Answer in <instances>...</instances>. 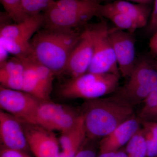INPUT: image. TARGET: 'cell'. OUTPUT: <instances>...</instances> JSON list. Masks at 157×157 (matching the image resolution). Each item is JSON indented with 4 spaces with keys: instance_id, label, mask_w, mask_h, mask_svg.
Instances as JSON below:
<instances>
[{
    "instance_id": "1",
    "label": "cell",
    "mask_w": 157,
    "mask_h": 157,
    "mask_svg": "<svg viewBox=\"0 0 157 157\" xmlns=\"http://www.w3.org/2000/svg\"><path fill=\"white\" fill-rule=\"evenodd\" d=\"M133 107L117 93L108 97L87 100L80 112L87 138L94 140L106 137L135 115Z\"/></svg>"
},
{
    "instance_id": "2",
    "label": "cell",
    "mask_w": 157,
    "mask_h": 157,
    "mask_svg": "<svg viewBox=\"0 0 157 157\" xmlns=\"http://www.w3.org/2000/svg\"><path fill=\"white\" fill-rule=\"evenodd\" d=\"M81 34L74 29H40L31 39L30 57L49 68L55 75L64 73Z\"/></svg>"
},
{
    "instance_id": "3",
    "label": "cell",
    "mask_w": 157,
    "mask_h": 157,
    "mask_svg": "<svg viewBox=\"0 0 157 157\" xmlns=\"http://www.w3.org/2000/svg\"><path fill=\"white\" fill-rule=\"evenodd\" d=\"M120 75L87 72L71 78L61 85L59 95L64 99L92 100L112 94L118 89Z\"/></svg>"
},
{
    "instance_id": "4",
    "label": "cell",
    "mask_w": 157,
    "mask_h": 157,
    "mask_svg": "<svg viewBox=\"0 0 157 157\" xmlns=\"http://www.w3.org/2000/svg\"><path fill=\"white\" fill-rule=\"evenodd\" d=\"M156 89L157 61L145 58L136 62L128 82L117 93L134 107Z\"/></svg>"
},
{
    "instance_id": "5",
    "label": "cell",
    "mask_w": 157,
    "mask_h": 157,
    "mask_svg": "<svg viewBox=\"0 0 157 157\" xmlns=\"http://www.w3.org/2000/svg\"><path fill=\"white\" fill-rule=\"evenodd\" d=\"M88 28L92 39L94 55L87 72L113 73L121 76L106 23L102 21Z\"/></svg>"
},
{
    "instance_id": "6",
    "label": "cell",
    "mask_w": 157,
    "mask_h": 157,
    "mask_svg": "<svg viewBox=\"0 0 157 157\" xmlns=\"http://www.w3.org/2000/svg\"><path fill=\"white\" fill-rule=\"evenodd\" d=\"M80 117V113L69 106L50 101H42L37 109L33 124L62 133L74 126Z\"/></svg>"
},
{
    "instance_id": "7",
    "label": "cell",
    "mask_w": 157,
    "mask_h": 157,
    "mask_svg": "<svg viewBox=\"0 0 157 157\" xmlns=\"http://www.w3.org/2000/svg\"><path fill=\"white\" fill-rule=\"evenodd\" d=\"M42 101L23 91L0 87V107L21 122L34 124Z\"/></svg>"
},
{
    "instance_id": "8",
    "label": "cell",
    "mask_w": 157,
    "mask_h": 157,
    "mask_svg": "<svg viewBox=\"0 0 157 157\" xmlns=\"http://www.w3.org/2000/svg\"><path fill=\"white\" fill-rule=\"evenodd\" d=\"M132 35L116 27L109 28L108 31L120 73L125 78H129L137 62L135 39Z\"/></svg>"
},
{
    "instance_id": "9",
    "label": "cell",
    "mask_w": 157,
    "mask_h": 157,
    "mask_svg": "<svg viewBox=\"0 0 157 157\" xmlns=\"http://www.w3.org/2000/svg\"><path fill=\"white\" fill-rule=\"evenodd\" d=\"M29 148L36 157H59V140L52 131L36 124L21 122Z\"/></svg>"
},
{
    "instance_id": "10",
    "label": "cell",
    "mask_w": 157,
    "mask_h": 157,
    "mask_svg": "<svg viewBox=\"0 0 157 157\" xmlns=\"http://www.w3.org/2000/svg\"><path fill=\"white\" fill-rule=\"evenodd\" d=\"M93 55L92 39L87 27L82 32L79 41L70 54L64 73L75 78L87 73Z\"/></svg>"
},
{
    "instance_id": "11",
    "label": "cell",
    "mask_w": 157,
    "mask_h": 157,
    "mask_svg": "<svg viewBox=\"0 0 157 157\" xmlns=\"http://www.w3.org/2000/svg\"><path fill=\"white\" fill-rule=\"evenodd\" d=\"M1 145L29 153L30 151L21 122L10 113L0 111Z\"/></svg>"
},
{
    "instance_id": "12",
    "label": "cell",
    "mask_w": 157,
    "mask_h": 157,
    "mask_svg": "<svg viewBox=\"0 0 157 157\" xmlns=\"http://www.w3.org/2000/svg\"><path fill=\"white\" fill-rule=\"evenodd\" d=\"M44 27L58 30H72L83 25L97 15L94 13H76L63 11L51 5L43 12Z\"/></svg>"
},
{
    "instance_id": "13",
    "label": "cell",
    "mask_w": 157,
    "mask_h": 157,
    "mask_svg": "<svg viewBox=\"0 0 157 157\" xmlns=\"http://www.w3.org/2000/svg\"><path fill=\"white\" fill-rule=\"evenodd\" d=\"M141 121L134 115L101 139L99 143L100 153L118 151L124 145L140 128Z\"/></svg>"
},
{
    "instance_id": "14",
    "label": "cell",
    "mask_w": 157,
    "mask_h": 157,
    "mask_svg": "<svg viewBox=\"0 0 157 157\" xmlns=\"http://www.w3.org/2000/svg\"><path fill=\"white\" fill-rule=\"evenodd\" d=\"M44 25L43 13L29 16L22 22L1 26L0 37L17 42L29 43Z\"/></svg>"
},
{
    "instance_id": "15",
    "label": "cell",
    "mask_w": 157,
    "mask_h": 157,
    "mask_svg": "<svg viewBox=\"0 0 157 157\" xmlns=\"http://www.w3.org/2000/svg\"><path fill=\"white\" fill-rule=\"evenodd\" d=\"M82 116L73 128L61 133L59 138L62 151L59 157H75L87 140Z\"/></svg>"
},
{
    "instance_id": "16",
    "label": "cell",
    "mask_w": 157,
    "mask_h": 157,
    "mask_svg": "<svg viewBox=\"0 0 157 157\" xmlns=\"http://www.w3.org/2000/svg\"><path fill=\"white\" fill-rule=\"evenodd\" d=\"M25 64L24 60L16 57L0 65L1 86L22 91Z\"/></svg>"
},
{
    "instance_id": "17",
    "label": "cell",
    "mask_w": 157,
    "mask_h": 157,
    "mask_svg": "<svg viewBox=\"0 0 157 157\" xmlns=\"http://www.w3.org/2000/svg\"><path fill=\"white\" fill-rule=\"evenodd\" d=\"M109 3L117 10L132 18L140 28L147 23L151 11L148 5L131 2L126 0H115Z\"/></svg>"
},
{
    "instance_id": "18",
    "label": "cell",
    "mask_w": 157,
    "mask_h": 157,
    "mask_svg": "<svg viewBox=\"0 0 157 157\" xmlns=\"http://www.w3.org/2000/svg\"><path fill=\"white\" fill-rule=\"evenodd\" d=\"M99 14V17L109 20L117 29L131 33H134L137 29L140 28L132 18L113 8L109 3L100 5Z\"/></svg>"
},
{
    "instance_id": "19",
    "label": "cell",
    "mask_w": 157,
    "mask_h": 157,
    "mask_svg": "<svg viewBox=\"0 0 157 157\" xmlns=\"http://www.w3.org/2000/svg\"><path fill=\"white\" fill-rule=\"evenodd\" d=\"M23 59L25 62V67L22 91L34 96L40 101H50V98L46 94L39 81L30 59L28 58Z\"/></svg>"
},
{
    "instance_id": "20",
    "label": "cell",
    "mask_w": 157,
    "mask_h": 157,
    "mask_svg": "<svg viewBox=\"0 0 157 157\" xmlns=\"http://www.w3.org/2000/svg\"><path fill=\"white\" fill-rule=\"evenodd\" d=\"M99 0H57L52 6L63 11L76 13H94L99 17Z\"/></svg>"
},
{
    "instance_id": "21",
    "label": "cell",
    "mask_w": 157,
    "mask_h": 157,
    "mask_svg": "<svg viewBox=\"0 0 157 157\" xmlns=\"http://www.w3.org/2000/svg\"><path fill=\"white\" fill-rule=\"evenodd\" d=\"M125 151L128 157H147L146 140L141 127L126 145Z\"/></svg>"
},
{
    "instance_id": "22",
    "label": "cell",
    "mask_w": 157,
    "mask_h": 157,
    "mask_svg": "<svg viewBox=\"0 0 157 157\" xmlns=\"http://www.w3.org/2000/svg\"><path fill=\"white\" fill-rule=\"evenodd\" d=\"M0 45L2 46L9 54L18 58H28L32 54L30 42L24 43L0 37Z\"/></svg>"
},
{
    "instance_id": "23",
    "label": "cell",
    "mask_w": 157,
    "mask_h": 157,
    "mask_svg": "<svg viewBox=\"0 0 157 157\" xmlns=\"http://www.w3.org/2000/svg\"><path fill=\"white\" fill-rule=\"evenodd\" d=\"M147 149V157H157V122L141 123Z\"/></svg>"
},
{
    "instance_id": "24",
    "label": "cell",
    "mask_w": 157,
    "mask_h": 157,
    "mask_svg": "<svg viewBox=\"0 0 157 157\" xmlns=\"http://www.w3.org/2000/svg\"><path fill=\"white\" fill-rule=\"evenodd\" d=\"M29 58L33 63V66L42 88L47 96L50 98L54 78L55 74L49 68L39 63L30 57Z\"/></svg>"
},
{
    "instance_id": "25",
    "label": "cell",
    "mask_w": 157,
    "mask_h": 157,
    "mask_svg": "<svg viewBox=\"0 0 157 157\" xmlns=\"http://www.w3.org/2000/svg\"><path fill=\"white\" fill-rule=\"evenodd\" d=\"M7 14L14 23L22 22L29 17L23 8L22 0H0Z\"/></svg>"
},
{
    "instance_id": "26",
    "label": "cell",
    "mask_w": 157,
    "mask_h": 157,
    "mask_svg": "<svg viewBox=\"0 0 157 157\" xmlns=\"http://www.w3.org/2000/svg\"><path fill=\"white\" fill-rule=\"evenodd\" d=\"M56 0H22L24 10L28 16L43 13Z\"/></svg>"
},
{
    "instance_id": "27",
    "label": "cell",
    "mask_w": 157,
    "mask_h": 157,
    "mask_svg": "<svg viewBox=\"0 0 157 157\" xmlns=\"http://www.w3.org/2000/svg\"><path fill=\"white\" fill-rule=\"evenodd\" d=\"M142 103L143 106L137 116L141 121L157 107V89L151 93Z\"/></svg>"
},
{
    "instance_id": "28",
    "label": "cell",
    "mask_w": 157,
    "mask_h": 157,
    "mask_svg": "<svg viewBox=\"0 0 157 157\" xmlns=\"http://www.w3.org/2000/svg\"><path fill=\"white\" fill-rule=\"evenodd\" d=\"M0 157H32L25 152L11 149L1 145Z\"/></svg>"
},
{
    "instance_id": "29",
    "label": "cell",
    "mask_w": 157,
    "mask_h": 157,
    "mask_svg": "<svg viewBox=\"0 0 157 157\" xmlns=\"http://www.w3.org/2000/svg\"><path fill=\"white\" fill-rule=\"evenodd\" d=\"M88 138L79 151L75 157H97V154L94 147L88 143Z\"/></svg>"
},
{
    "instance_id": "30",
    "label": "cell",
    "mask_w": 157,
    "mask_h": 157,
    "mask_svg": "<svg viewBox=\"0 0 157 157\" xmlns=\"http://www.w3.org/2000/svg\"><path fill=\"white\" fill-rule=\"evenodd\" d=\"M149 29L150 31L154 33L157 31V0H155L154 6L150 22Z\"/></svg>"
},
{
    "instance_id": "31",
    "label": "cell",
    "mask_w": 157,
    "mask_h": 157,
    "mask_svg": "<svg viewBox=\"0 0 157 157\" xmlns=\"http://www.w3.org/2000/svg\"><path fill=\"white\" fill-rule=\"evenodd\" d=\"M97 157H128L125 151H117L102 153L97 155Z\"/></svg>"
},
{
    "instance_id": "32",
    "label": "cell",
    "mask_w": 157,
    "mask_h": 157,
    "mask_svg": "<svg viewBox=\"0 0 157 157\" xmlns=\"http://www.w3.org/2000/svg\"><path fill=\"white\" fill-rule=\"evenodd\" d=\"M149 47L152 53L157 56V31L150 40Z\"/></svg>"
},
{
    "instance_id": "33",
    "label": "cell",
    "mask_w": 157,
    "mask_h": 157,
    "mask_svg": "<svg viewBox=\"0 0 157 157\" xmlns=\"http://www.w3.org/2000/svg\"><path fill=\"white\" fill-rule=\"evenodd\" d=\"M143 121L157 122V107L144 118Z\"/></svg>"
},
{
    "instance_id": "34",
    "label": "cell",
    "mask_w": 157,
    "mask_h": 157,
    "mask_svg": "<svg viewBox=\"0 0 157 157\" xmlns=\"http://www.w3.org/2000/svg\"><path fill=\"white\" fill-rule=\"evenodd\" d=\"M9 53L2 45H0V65L7 61Z\"/></svg>"
},
{
    "instance_id": "35",
    "label": "cell",
    "mask_w": 157,
    "mask_h": 157,
    "mask_svg": "<svg viewBox=\"0 0 157 157\" xmlns=\"http://www.w3.org/2000/svg\"><path fill=\"white\" fill-rule=\"evenodd\" d=\"M131 2L137 3V4H143V5H148L151 2L152 0H126Z\"/></svg>"
},
{
    "instance_id": "36",
    "label": "cell",
    "mask_w": 157,
    "mask_h": 157,
    "mask_svg": "<svg viewBox=\"0 0 157 157\" xmlns=\"http://www.w3.org/2000/svg\"><path fill=\"white\" fill-rule=\"evenodd\" d=\"M100 1V2L101 3L102 2H107V3L111 2H113V1H115V0H99Z\"/></svg>"
}]
</instances>
